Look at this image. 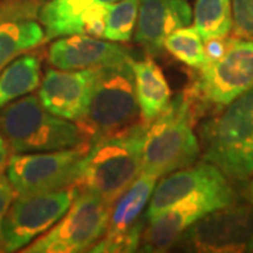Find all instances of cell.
<instances>
[{
  "label": "cell",
  "instance_id": "25",
  "mask_svg": "<svg viewBox=\"0 0 253 253\" xmlns=\"http://www.w3.org/2000/svg\"><path fill=\"white\" fill-rule=\"evenodd\" d=\"M38 0H0L1 20H36L40 11Z\"/></svg>",
  "mask_w": 253,
  "mask_h": 253
},
{
  "label": "cell",
  "instance_id": "3",
  "mask_svg": "<svg viewBox=\"0 0 253 253\" xmlns=\"http://www.w3.org/2000/svg\"><path fill=\"white\" fill-rule=\"evenodd\" d=\"M0 134L11 155L69 149L89 142L76 123L46 111L34 94L1 109Z\"/></svg>",
  "mask_w": 253,
  "mask_h": 253
},
{
  "label": "cell",
  "instance_id": "17",
  "mask_svg": "<svg viewBox=\"0 0 253 253\" xmlns=\"http://www.w3.org/2000/svg\"><path fill=\"white\" fill-rule=\"evenodd\" d=\"M229 179L215 165L203 161L168 174L152 191L144 219H151L194 191L225 183Z\"/></svg>",
  "mask_w": 253,
  "mask_h": 253
},
{
  "label": "cell",
  "instance_id": "18",
  "mask_svg": "<svg viewBox=\"0 0 253 253\" xmlns=\"http://www.w3.org/2000/svg\"><path fill=\"white\" fill-rule=\"evenodd\" d=\"M135 78V93L139 116L146 124H151L169 107L172 90L162 69L151 56L142 61H131Z\"/></svg>",
  "mask_w": 253,
  "mask_h": 253
},
{
  "label": "cell",
  "instance_id": "1",
  "mask_svg": "<svg viewBox=\"0 0 253 253\" xmlns=\"http://www.w3.org/2000/svg\"><path fill=\"white\" fill-rule=\"evenodd\" d=\"M149 124L138 121L111 135L91 142L81 168L78 186L113 204L142 169V149Z\"/></svg>",
  "mask_w": 253,
  "mask_h": 253
},
{
  "label": "cell",
  "instance_id": "12",
  "mask_svg": "<svg viewBox=\"0 0 253 253\" xmlns=\"http://www.w3.org/2000/svg\"><path fill=\"white\" fill-rule=\"evenodd\" d=\"M158 177L141 172L134 183L114 203L109 228L104 236L91 246L89 252H136L141 246L144 218L141 214L149 203Z\"/></svg>",
  "mask_w": 253,
  "mask_h": 253
},
{
  "label": "cell",
  "instance_id": "2",
  "mask_svg": "<svg viewBox=\"0 0 253 253\" xmlns=\"http://www.w3.org/2000/svg\"><path fill=\"white\" fill-rule=\"evenodd\" d=\"M203 161L215 165L232 181L253 176V87L200 126Z\"/></svg>",
  "mask_w": 253,
  "mask_h": 253
},
{
  "label": "cell",
  "instance_id": "26",
  "mask_svg": "<svg viewBox=\"0 0 253 253\" xmlns=\"http://www.w3.org/2000/svg\"><path fill=\"white\" fill-rule=\"evenodd\" d=\"M16 197L17 193L13 189L9 177L0 173V252H3V221Z\"/></svg>",
  "mask_w": 253,
  "mask_h": 253
},
{
  "label": "cell",
  "instance_id": "10",
  "mask_svg": "<svg viewBox=\"0 0 253 253\" xmlns=\"http://www.w3.org/2000/svg\"><path fill=\"white\" fill-rule=\"evenodd\" d=\"M176 245L187 252H253V206L235 201L218 208L190 226Z\"/></svg>",
  "mask_w": 253,
  "mask_h": 253
},
{
  "label": "cell",
  "instance_id": "13",
  "mask_svg": "<svg viewBox=\"0 0 253 253\" xmlns=\"http://www.w3.org/2000/svg\"><path fill=\"white\" fill-rule=\"evenodd\" d=\"M132 61L129 49L86 34L61 37L49 46L48 62L61 71L99 69Z\"/></svg>",
  "mask_w": 253,
  "mask_h": 253
},
{
  "label": "cell",
  "instance_id": "8",
  "mask_svg": "<svg viewBox=\"0 0 253 253\" xmlns=\"http://www.w3.org/2000/svg\"><path fill=\"white\" fill-rule=\"evenodd\" d=\"M90 142L69 149L13 154L7 163V177L17 196L38 194L78 183L82 162Z\"/></svg>",
  "mask_w": 253,
  "mask_h": 253
},
{
  "label": "cell",
  "instance_id": "24",
  "mask_svg": "<svg viewBox=\"0 0 253 253\" xmlns=\"http://www.w3.org/2000/svg\"><path fill=\"white\" fill-rule=\"evenodd\" d=\"M234 37L253 40V0H232Z\"/></svg>",
  "mask_w": 253,
  "mask_h": 253
},
{
  "label": "cell",
  "instance_id": "23",
  "mask_svg": "<svg viewBox=\"0 0 253 253\" xmlns=\"http://www.w3.org/2000/svg\"><path fill=\"white\" fill-rule=\"evenodd\" d=\"M139 0H118L107 6L103 38L114 42L131 41L138 20Z\"/></svg>",
  "mask_w": 253,
  "mask_h": 253
},
{
  "label": "cell",
  "instance_id": "19",
  "mask_svg": "<svg viewBox=\"0 0 253 253\" xmlns=\"http://www.w3.org/2000/svg\"><path fill=\"white\" fill-rule=\"evenodd\" d=\"M45 42V33L36 20L0 21V72L17 56Z\"/></svg>",
  "mask_w": 253,
  "mask_h": 253
},
{
  "label": "cell",
  "instance_id": "6",
  "mask_svg": "<svg viewBox=\"0 0 253 253\" xmlns=\"http://www.w3.org/2000/svg\"><path fill=\"white\" fill-rule=\"evenodd\" d=\"M139 107L131 62L99 68L86 113L76 124L89 142L138 123Z\"/></svg>",
  "mask_w": 253,
  "mask_h": 253
},
{
  "label": "cell",
  "instance_id": "4",
  "mask_svg": "<svg viewBox=\"0 0 253 253\" xmlns=\"http://www.w3.org/2000/svg\"><path fill=\"white\" fill-rule=\"evenodd\" d=\"M196 121L183 91L146 128L141 172L159 179L197 162L201 148L194 132Z\"/></svg>",
  "mask_w": 253,
  "mask_h": 253
},
{
  "label": "cell",
  "instance_id": "7",
  "mask_svg": "<svg viewBox=\"0 0 253 253\" xmlns=\"http://www.w3.org/2000/svg\"><path fill=\"white\" fill-rule=\"evenodd\" d=\"M113 204L97 194L81 190L72 206L58 224L23 249L26 253H78L89 252L100 241L107 228Z\"/></svg>",
  "mask_w": 253,
  "mask_h": 253
},
{
  "label": "cell",
  "instance_id": "15",
  "mask_svg": "<svg viewBox=\"0 0 253 253\" xmlns=\"http://www.w3.org/2000/svg\"><path fill=\"white\" fill-rule=\"evenodd\" d=\"M96 72L97 69H48L41 82L38 99L51 114L78 123L86 113Z\"/></svg>",
  "mask_w": 253,
  "mask_h": 253
},
{
  "label": "cell",
  "instance_id": "21",
  "mask_svg": "<svg viewBox=\"0 0 253 253\" xmlns=\"http://www.w3.org/2000/svg\"><path fill=\"white\" fill-rule=\"evenodd\" d=\"M232 0H197L194 27L203 41L229 37L232 31Z\"/></svg>",
  "mask_w": 253,
  "mask_h": 253
},
{
  "label": "cell",
  "instance_id": "22",
  "mask_svg": "<svg viewBox=\"0 0 253 253\" xmlns=\"http://www.w3.org/2000/svg\"><path fill=\"white\" fill-rule=\"evenodd\" d=\"M165 49L193 69H200L207 62L204 42L196 27L187 26L174 30L166 37Z\"/></svg>",
  "mask_w": 253,
  "mask_h": 253
},
{
  "label": "cell",
  "instance_id": "5",
  "mask_svg": "<svg viewBox=\"0 0 253 253\" xmlns=\"http://www.w3.org/2000/svg\"><path fill=\"white\" fill-rule=\"evenodd\" d=\"M196 71L184 93L199 120L201 114H215L253 87V40L232 37L224 55Z\"/></svg>",
  "mask_w": 253,
  "mask_h": 253
},
{
  "label": "cell",
  "instance_id": "29",
  "mask_svg": "<svg viewBox=\"0 0 253 253\" xmlns=\"http://www.w3.org/2000/svg\"><path fill=\"white\" fill-rule=\"evenodd\" d=\"M99 3H103V4H111V3H116L118 0H97Z\"/></svg>",
  "mask_w": 253,
  "mask_h": 253
},
{
  "label": "cell",
  "instance_id": "16",
  "mask_svg": "<svg viewBox=\"0 0 253 253\" xmlns=\"http://www.w3.org/2000/svg\"><path fill=\"white\" fill-rule=\"evenodd\" d=\"M193 13L187 0H139L135 41L148 56H161L165 40L174 30L187 27Z\"/></svg>",
  "mask_w": 253,
  "mask_h": 253
},
{
  "label": "cell",
  "instance_id": "11",
  "mask_svg": "<svg viewBox=\"0 0 253 253\" xmlns=\"http://www.w3.org/2000/svg\"><path fill=\"white\" fill-rule=\"evenodd\" d=\"M79 186L17 196L3 221V252H16L45 232L65 215L79 194Z\"/></svg>",
  "mask_w": 253,
  "mask_h": 253
},
{
  "label": "cell",
  "instance_id": "14",
  "mask_svg": "<svg viewBox=\"0 0 253 253\" xmlns=\"http://www.w3.org/2000/svg\"><path fill=\"white\" fill-rule=\"evenodd\" d=\"M107 6L97 0H49L38 11L45 42L75 34L101 38L106 27Z\"/></svg>",
  "mask_w": 253,
  "mask_h": 253
},
{
  "label": "cell",
  "instance_id": "9",
  "mask_svg": "<svg viewBox=\"0 0 253 253\" xmlns=\"http://www.w3.org/2000/svg\"><path fill=\"white\" fill-rule=\"evenodd\" d=\"M235 201L236 193L229 180L191 193L149 219V225L142 232V251H169L200 218Z\"/></svg>",
  "mask_w": 253,
  "mask_h": 253
},
{
  "label": "cell",
  "instance_id": "28",
  "mask_svg": "<svg viewBox=\"0 0 253 253\" xmlns=\"http://www.w3.org/2000/svg\"><path fill=\"white\" fill-rule=\"evenodd\" d=\"M249 184H248V189H246V199H248V201L251 203L253 206V176L249 179Z\"/></svg>",
  "mask_w": 253,
  "mask_h": 253
},
{
  "label": "cell",
  "instance_id": "27",
  "mask_svg": "<svg viewBox=\"0 0 253 253\" xmlns=\"http://www.w3.org/2000/svg\"><path fill=\"white\" fill-rule=\"evenodd\" d=\"M10 159V151L7 145L4 142L3 136L0 134V173L4 172V169L7 168V163Z\"/></svg>",
  "mask_w": 253,
  "mask_h": 253
},
{
  "label": "cell",
  "instance_id": "20",
  "mask_svg": "<svg viewBox=\"0 0 253 253\" xmlns=\"http://www.w3.org/2000/svg\"><path fill=\"white\" fill-rule=\"evenodd\" d=\"M41 61L36 54H23L0 72V110L36 90L40 84Z\"/></svg>",
  "mask_w": 253,
  "mask_h": 253
}]
</instances>
